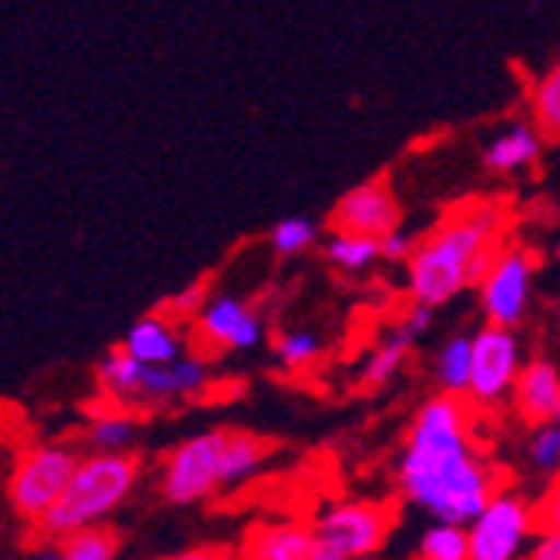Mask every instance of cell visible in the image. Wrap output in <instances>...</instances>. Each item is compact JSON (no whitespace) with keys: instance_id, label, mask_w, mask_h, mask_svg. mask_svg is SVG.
I'll list each match as a JSON object with an SVG mask.
<instances>
[{"instance_id":"6da1fadb","label":"cell","mask_w":560,"mask_h":560,"mask_svg":"<svg viewBox=\"0 0 560 560\" xmlns=\"http://www.w3.org/2000/svg\"><path fill=\"white\" fill-rule=\"evenodd\" d=\"M470 406L464 393H440L406 433L399 467L402 497L436 521L474 524L493 500L497 480L470 446Z\"/></svg>"},{"instance_id":"7a4b0ae2","label":"cell","mask_w":560,"mask_h":560,"mask_svg":"<svg viewBox=\"0 0 560 560\" xmlns=\"http://www.w3.org/2000/svg\"><path fill=\"white\" fill-rule=\"evenodd\" d=\"M503 206L497 201H464L446 219L417 242L413 256L406 259L410 269L413 302L443 305L456 292L470 289V266L480 252L503 242Z\"/></svg>"},{"instance_id":"3957f363","label":"cell","mask_w":560,"mask_h":560,"mask_svg":"<svg viewBox=\"0 0 560 560\" xmlns=\"http://www.w3.org/2000/svg\"><path fill=\"white\" fill-rule=\"evenodd\" d=\"M276 450L272 440L248 430H212L178 443L162 467V497L168 503H195L225 483L256 474Z\"/></svg>"},{"instance_id":"277c9868","label":"cell","mask_w":560,"mask_h":560,"mask_svg":"<svg viewBox=\"0 0 560 560\" xmlns=\"http://www.w3.org/2000/svg\"><path fill=\"white\" fill-rule=\"evenodd\" d=\"M141 474V456L138 453H91L74 470L68 490L50 511L34 524L37 534L55 540L68 530H78L84 524H101L112 511L125 503L131 487Z\"/></svg>"},{"instance_id":"5b68a950","label":"cell","mask_w":560,"mask_h":560,"mask_svg":"<svg viewBox=\"0 0 560 560\" xmlns=\"http://www.w3.org/2000/svg\"><path fill=\"white\" fill-rule=\"evenodd\" d=\"M81 460L84 456H78L71 446H31L18 453L11 480H8L11 511L21 521L37 524L50 506L61 500Z\"/></svg>"},{"instance_id":"8992f818","label":"cell","mask_w":560,"mask_h":560,"mask_svg":"<svg viewBox=\"0 0 560 560\" xmlns=\"http://www.w3.org/2000/svg\"><path fill=\"white\" fill-rule=\"evenodd\" d=\"M396 524V503L352 500L316 521L313 560H349L376 553Z\"/></svg>"},{"instance_id":"52a82bcc","label":"cell","mask_w":560,"mask_h":560,"mask_svg":"<svg viewBox=\"0 0 560 560\" xmlns=\"http://www.w3.org/2000/svg\"><path fill=\"white\" fill-rule=\"evenodd\" d=\"M399 229V201L389 185V175L366 178L349 188L326 215L329 235H370L383 238Z\"/></svg>"},{"instance_id":"ba28073f","label":"cell","mask_w":560,"mask_h":560,"mask_svg":"<svg viewBox=\"0 0 560 560\" xmlns=\"http://www.w3.org/2000/svg\"><path fill=\"white\" fill-rule=\"evenodd\" d=\"M534 534V511L511 493H493L483 514L470 524V560H511Z\"/></svg>"},{"instance_id":"9c48e42d","label":"cell","mask_w":560,"mask_h":560,"mask_svg":"<svg viewBox=\"0 0 560 560\" xmlns=\"http://www.w3.org/2000/svg\"><path fill=\"white\" fill-rule=\"evenodd\" d=\"M530 272H534V266L524 248H503L497 266L480 282L487 323H497L506 329H517L524 323L527 295H530Z\"/></svg>"},{"instance_id":"30bf717a","label":"cell","mask_w":560,"mask_h":560,"mask_svg":"<svg viewBox=\"0 0 560 560\" xmlns=\"http://www.w3.org/2000/svg\"><path fill=\"white\" fill-rule=\"evenodd\" d=\"M521 373V349L514 339V329L487 323L474 336V376H470V396L480 402L500 399L506 389H514Z\"/></svg>"},{"instance_id":"8fae6325","label":"cell","mask_w":560,"mask_h":560,"mask_svg":"<svg viewBox=\"0 0 560 560\" xmlns=\"http://www.w3.org/2000/svg\"><path fill=\"white\" fill-rule=\"evenodd\" d=\"M198 339L212 349H252L262 339V323L256 313L232 295H215L198 313Z\"/></svg>"},{"instance_id":"7c38bea8","label":"cell","mask_w":560,"mask_h":560,"mask_svg":"<svg viewBox=\"0 0 560 560\" xmlns=\"http://www.w3.org/2000/svg\"><path fill=\"white\" fill-rule=\"evenodd\" d=\"M316 524H252L242 537L238 553L256 560H313Z\"/></svg>"},{"instance_id":"4fadbf2b","label":"cell","mask_w":560,"mask_h":560,"mask_svg":"<svg viewBox=\"0 0 560 560\" xmlns=\"http://www.w3.org/2000/svg\"><path fill=\"white\" fill-rule=\"evenodd\" d=\"M514 406L517 417L527 427H544L553 423L560 410V373L547 360H534L521 366L517 383H514Z\"/></svg>"},{"instance_id":"5bb4252c","label":"cell","mask_w":560,"mask_h":560,"mask_svg":"<svg viewBox=\"0 0 560 560\" xmlns=\"http://www.w3.org/2000/svg\"><path fill=\"white\" fill-rule=\"evenodd\" d=\"M121 346L131 355H138L141 363H175V360H182V342H178L172 323L159 313L138 319L128 329V336L121 339Z\"/></svg>"},{"instance_id":"9a60e30c","label":"cell","mask_w":560,"mask_h":560,"mask_svg":"<svg viewBox=\"0 0 560 560\" xmlns=\"http://www.w3.org/2000/svg\"><path fill=\"white\" fill-rule=\"evenodd\" d=\"M540 131L534 125H514L511 131L497 135L483 151V168L487 172H517L524 165H534L540 155Z\"/></svg>"},{"instance_id":"2e32d148","label":"cell","mask_w":560,"mask_h":560,"mask_svg":"<svg viewBox=\"0 0 560 560\" xmlns=\"http://www.w3.org/2000/svg\"><path fill=\"white\" fill-rule=\"evenodd\" d=\"M121 550V534L115 527L101 524H84L78 530H68L55 537V553L65 560H112Z\"/></svg>"},{"instance_id":"e0dca14e","label":"cell","mask_w":560,"mask_h":560,"mask_svg":"<svg viewBox=\"0 0 560 560\" xmlns=\"http://www.w3.org/2000/svg\"><path fill=\"white\" fill-rule=\"evenodd\" d=\"M420 336H423V332H420L413 323L396 326L393 336L376 349V355L366 363V370H363V389H380V386H386V383L393 380V373L402 366L406 355H410V349H413V342H417Z\"/></svg>"},{"instance_id":"ac0fdd59","label":"cell","mask_w":560,"mask_h":560,"mask_svg":"<svg viewBox=\"0 0 560 560\" xmlns=\"http://www.w3.org/2000/svg\"><path fill=\"white\" fill-rule=\"evenodd\" d=\"M474 376V336H453L436 352V383L443 393H470Z\"/></svg>"},{"instance_id":"d6986e66","label":"cell","mask_w":560,"mask_h":560,"mask_svg":"<svg viewBox=\"0 0 560 560\" xmlns=\"http://www.w3.org/2000/svg\"><path fill=\"white\" fill-rule=\"evenodd\" d=\"M141 376H144V363L138 360V355H131L125 346L112 349L105 360H101L97 366V380L101 386H105L118 402H128L141 396Z\"/></svg>"},{"instance_id":"ffe728a7","label":"cell","mask_w":560,"mask_h":560,"mask_svg":"<svg viewBox=\"0 0 560 560\" xmlns=\"http://www.w3.org/2000/svg\"><path fill=\"white\" fill-rule=\"evenodd\" d=\"M530 118L547 144L560 141V58L530 91Z\"/></svg>"},{"instance_id":"44dd1931","label":"cell","mask_w":560,"mask_h":560,"mask_svg":"<svg viewBox=\"0 0 560 560\" xmlns=\"http://www.w3.org/2000/svg\"><path fill=\"white\" fill-rule=\"evenodd\" d=\"M323 252L336 269H346V272L366 269L370 262L383 259L380 238H370V235H329Z\"/></svg>"},{"instance_id":"7402d4cb","label":"cell","mask_w":560,"mask_h":560,"mask_svg":"<svg viewBox=\"0 0 560 560\" xmlns=\"http://www.w3.org/2000/svg\"><path fill=\"white\" fill-rule=\"evenodd\" d=\"M420 557L427 560H470V527L440 521L420 540Z\"/></svg>"},{"instance_id":"603a6c76","label":"cell","mask_w":560,"mask_h":560,"mask_svg":"<svg viewBox=\"0 0 560 560\" xmlns=\"http://www.w3.org/2000/svg\"><path fill=\"white\" fill-rule=\"evenodd\" d=\"M138 436V423L125 413H97L91 427L84 430V440L91 443L94 453H118L128 450L131 440Z\"/></svg>"},{"instance_id":"cb8c5ba5","label":"cell","mask_w":560,"mask_h":560,"mask_svg":"<svg viewBox=\"0 0 560 560\" xmlns=\"http://www.w3.org/2000/svg\"><path fill=\"white\" fill-rule=\"evenodd\" d=\"M316 238H319V229L310 219H282L269 235L279 256H299V252H305Z\"/></svg>"},{"instance_id":"d4e9b609","label":"cell","mask_w":560,"mask_h":560,"mask_svg":"<svg viewBox=\"0 0 560 560\" xmlns=\"http://www.w3.org/2000/svg\"><path fill=\"white\" fill-rule=\"evenodd\" d=\"M276 355L279 363L289 370H299L305 363H313L319 355V339L313 332H282L276 342Z\"/></svg>"},{"instance_id":"484cf974","label":"cell","mask_w":560,"mask_h":560,"mask_svg":"<svg viewBox=\"0 0 560 560\" xmlns=\"http://www.w3.org/2000/svg\"><path fill=\"white\" fill-rule=\"evenodd\" d=\"M530 464L537 470H547V474H557L560 470V430L553 423L534 427V436H530Z\"/></svg>"},{"instance_id":"4316f807","label":"cell","mask_w":560,"mask_h":560,"mask_svg":"<svg viewBox=\"0 0 560 560\" xmlns=\"http://www.w3.org/2000/svg\"><path fill=\"white\" fill-rule=\"evenodd\" d=\"M534 511V534H560V470L553 474L547 493L530 506Z\"/></svg>"},{"instance_id":"83f0119b","label":"cell","mask_w":560,"mask_h":560,"mask_svg":"<svg viewBox=\"0 0 560 560\" xmlns=\"http://www.w3.org/2000/svg\"><path fill=\"white\" fill-rule=\"evenodd\" d=\"M413 248H417V242L406 235V232H399V229H393L389 235H383L380 238V252H383V259H389V262H396V259H410L413 256Z\"/></svg>"},{"instance_id":"f1b7e54d","label":"cell","mask_w":560,"mask_h":560,"mask_svg":"<svg viewBox=\"0 0 560 560\" xmlns=\"http://www.w3.org/2000/svg\"><path fill=\"white\" fill-rule=\"evenodd\" d=\"M206 295H209V285H206V282H198V285H191L185 295H175V302H168V310L185 313V316H198V313H201V305H206Z\"/></svg>"},{"instance_id":"f546056e","label":"cell","mask_w":560,"mask_h":560,"mask_svg":"<svg viewBox=\"0 0 560 560\" xmlns=\"http://www.w3.org/2000/svg\"><path fill=\"white\" fill-rule=\"evenodd\" d=\"M534 560H560V534H537V544L530 547Z\"/></svg>"},{"instance_id":"4dcf8cb0","label":"cell","mask_w":560,"mask_h":560,"mask_svg":"<svg viewBox=\"0 0 560 560\" xmlns=\"http://www.w3.org/2000/svg\"><path fill=\"white\" fill-rule=\"evenodd\" d=\"M553 427L560 430V410H557V417H553Z\"/></svg>"}]
</instances>
